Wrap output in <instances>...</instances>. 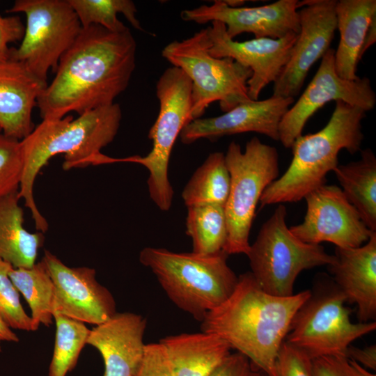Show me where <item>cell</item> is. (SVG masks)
Wrapping results in <instances>:
<instances>
[{"instance_id": "obj_1", "label": "cell", "mask_w": 376, "mask_h": 376, "mask_svg": "<svg viewBox=\"0 0 376 376\" xmlns=\"http://www.w3.org/2000/svg\"><path fill=\"white\" fill-rule=\"evenodd\" d=\"M136 40L129 29L82 28L61 58L55 76L37 100L44 119H60L111 105L127 88L136 66Z\"/></svg>"}, {"instance_id": "obj_2", "label": "cell", "mask_w": 376, "mask_h": 376, "mask_svg": "<svg viewBox=\"0 0 376 376\" xmlns=\"http://www.w3.org/2000/svg\"><path fill=\"white\" fill-rule=\"evenodd\" d=\"M311 291L288 297L265 292L251 272L238 276L235 288L220 306L208 312L201 329L217 335L244 355L252 367L278 376L276 359L292 320Z\"/></svg>"}, {"instance_id": "obj_3", "label": "cell", "mask_w": 376, "mask_h": 376, "mask_svg": "<svg viewBox=\"0 0 376 376\" xmlns=\"http://www.w3.org/2000/svg\"><path fill=\"white\" fill-rule=\"evenodd\" d=\"M121 118V108L113 103L76 118L68 114L60 119H44L20 141L24 169L19 196L30 210L38 231L44 233L49 227L33 196L35 180L40 170L52 157L60 154L64 156L65 171L89 166L90 160L113 141Z\"/></svg>"}, {"instance_id": "obj_4", "label": "cell", "mask_w": 376, "mask_h": 376, "mask_svg": "<svg viewBox=\"0 0 376 376\" xmlns=\"http://www.w3.org/2000/svg\"><path fill=\"white\" fill-rule=\"evenodd\" d=\"M327 125L315 133L300 135L291 149L292 159L286 171L263 191L260 207L302 200L326 184L327 175L338 164L343 149L351 155L361 151L363 140L362 109L336 101Z\"/></svg>"}, {"instance_id": "obj_5", "label": "cell", "mask_w": 376, "mask_h": 376, "mask_svg": "<svg viewBox=\"0 0 376 376\" xmlns=\"http://www.w3.org/2000/svg\"><path fill=\"white\" fill-rule=\"evenodd\" d=\"M224 251L214 255L177 253L146 247L139 261L155 275L169 299L201 322L233 293L238 277L227 263Z\"/></svg>"}, {"instance_id": "obj_6", "label": "cell", "mask_w": 376, "mask_h": 376, "mask_svg": "<svg viewBox=\"0 0 376 376\" xmlns=\"http://www.w3.org/2000/svg\"><path fill=\"white\" fill-rule=\"evenodd\" d=\"M210 47L205 28L186 39L169 42L162 51V56L191 81L193 120L200 118L216 101L225 113L251 100L247 87L251 70L230 58L212 56Z\"/></svg>"}, {"instance_id": "obj_7", "label": "cell", "mask_w": 376, "mask_h": 376, "mask_svg": "<svg viewBox=\"0 0 376 376\" xmlns=\"http://www.w3.org/2000/svg\"><path fill=\"white\" fill-rule=\"evenodd\" d=\"M224 155L230 187L224 205L228 237L224 252L247 255L256 207L265 189L279 178V153L275 147L253 137L244 151L239 143L230 142Z\"/></svg>"}, {"instance_id": "obj_8", "label": "cell", "mask_w": 376, "mask_h": 376, "mask_svg": "<svg viewBox=\"0 0 376 376\" xmlns=\"http://www.w3.org/2000/svg\"><path fill=\"white\" fill-rule=\"evenodd\" d=\"M159 109L157 119L149 130L152 146L144 157L110 158V164L132 162L146 167L149 173L147 185L152 201L162 211L172 205L173 190L168 175L171 154L177 138L191 117V83L179 68L170 67L156 84Z\"/></svg>"}, {"instance_id": "obj_9", "label": "cell", "mask_w": 376, "mask_h": 376, "mask_svg": "<svg viewBox=\"0 0 376 376\" xmlns=\"http://www.w3.org/2000/svg\"><path fill=\"white\" fill-rule=\"evenodd\" d=\"M287 210L279 204L261 226L247 253L251 273L267 293L292 295L295 280L304 269L329 265L334 255L320 244L305 243L296 237L286 224Z\"/></svg>"}, {"instance_id": "obj_10", "label": "cell", "mask_w": 376, "mask_h": 376, "mask_svg": "<svg viewBox=\"0 0 376 376\" xmlns=\"http://www.w3.org/2000/svg\"><path fill=\"white\" fill-rule=\"evenodd\" d=\"M321 283L295 313L285 339L312 359L345 356L354 340L376 329L375 321L352 322L347 299L336 284Z\"/></svg>"}, {"instance_id": "obj_11", "label": "cell", "mask_w": 376, "mask_h": 376, "mask_svg": "<svg viewBox=\"0 0 376 376\" xmlns=\"http://www.w3.org/2000/svg\"><path fill=\"white\" fill-rule=\"evenodd\" d=\"M6 12L26 16L24 36L17 48H10L9 58L47 84L49 70L55 72L82 29L76 13L68 0H16Z\"/></svg>"}, {"instance_id": "obj_12", "label": "cell", "mask_w": 376, "mask_h": 376, "mask_svg": "<svg viewBox=\"0 0 376 376\" xmlns=\"http://www.w3.org/2000/svg\"><path fill=\"white\" fill-rule=\"evenodd\" d=\"M334 54L332 48L326 52L313 79L283 116L279 127V141L285 148H291L296 139L302 134L308 119L329 102L343 101L366 112L374 109L376 95L370 79L364 77L347 80L339 77Z\"/></svg>"}, {"instance_id": "obj_13", "label": "cell", "mask_w": 376, "mask_h": 376, "mask_svg": "<svg viewBox=\"0 0 376 376\" xmlns=\"http://www.w3.org/2000/svg\"><path fill=\"white\" fill-rule=\"evenodd\" d=\"M304 198L306 202L304 219L289 229L305 243L328 242L339 248H357L368 242L374 233L337 185L325 184Z\"/></svg>"}, {"instance_id": "obj_14", "label": "cell", "mask_w": 376, "mask_h": 376, "mask_svg": "<svg viewBox=\"0 0 376 376\" xmlns=\"http://www.w3.org/2000/svg\"><path fill=\"white\" fill-rule=\"evenodd\" d=\"M336 0L298 2L299 32L290 58L274 82V97L295 98L311 66L330 48L337 29Z\"/></svg>"}, {"instance_id": "obj_15", "label": "cell", "mask_w": 376, "mask_h": 376, "mask_svg": "<svg viewBox=\"0 0 376 376\" xmlns=\"http://www.w3.org/2000/svg\"><path fill=\"white\" fill-rule=\"evenodd\" d=\"M54 285V314L97 325L116 313L111 292L88 267H70L45 250L42 259Z\"/></svg>"}, {"instance_id": "obj_16", "label": "cell", "mask_w": 376, "mask_h": 376, "mask_svg": "<svg viewBox=\"0 0 376 376\" xmlns=\"http://www.w3.org/2000/svg\"><path fill=\"white\" fill-rule=\"evenodd\" d=\"M298 2L279 0L260 6L232 8L216 0L210 5L184 10L180 15L183 20L197 24L219 21L233 40L243 33H253L255 38L279 39L290 33H299Z\"/></svg>"}, {"instance_id": "obj_17", "label": "cell", "mask_w": 376, "mask_h": 376, "mask_svg": "<svg viewBox=\"0 0 376 376\" xmlns=\"http://www.w3.org/2000/svg\"><path fill=\"white\" fill-rule=\"evenodd\" d=\"M207 28L212 56L230 58L251 70L247 81L251 100H258L261 91L276 80L290 58L297 37V33H290L279 39L253 38L239 42L228 37L225 25L219 21L212 22Z\"/></svg>"}, {"instance_id": "obj_18", "label": "cell", "mask_w": 376, "mask_h": 376, "mask_svg": "<svg viewBox=\"0 0 376 376\" xmlns=\"http://www.w3.org/2000/svg\"><path fill=\"white\" fill-rule=\"evenodd\" d=\"M294 102L295 98L272 96L242 103L221 116L191 120L182 129L180 141L184 144L202 139L214 141L245 132H256L279 141L281 120Z\"/></svg>"}, {"instance_id": "obj_19", "label": "cell", "mask_w": 376, "mask_h": 376, "mask_svg": "<svg viewBox=\"0 0 376 376\" xmlns=\"http://www.w3.org/2000/svg\"><path fill=\"white\" fill-rule=\"evenodd\" d=\"M146 324L139 314L116 312L90 330L86 344L100 353L103 376H133L144 353Z\"/></svg>"}, {"instance_id": "obj_20", "label": "cell", "mask_w": 376, "mask_h": 376, "mask_svg": "<svg viewBox=\"0 0 376 376\" xmlns=\"http://www.w3.org/2000/svg\"><path fill=\"white\" fill-rule=\"evenodd\" d=\"M334 256L327 267L347 301L357 304L359 322L375 320L376 232L359 247H336Z\"/></svg>"}, {"instance_id": "obj_21", "label": "cell", "mask_w": 376, "mask_h": 376, "mask_svg": "<svg viewBox=\"0 0 376 376\" xmlns=\"http://www.w3.org/2000/svg\"><path fill=\"white\" fill-rule=\"evenodd\" d=\"M45 84L25 65L8 58L0 61V128L7 136L22 140L35 126L32 111Z\"/></svg>"}, {"instance_id": "obj_22", "label": "cell", "mask_w": 376, "mask_h": 376, "mask_svg": "<svg viewBox=\"0 0 376 376\" xmlns=\"http://www.w3.org/2000/svg\"><path fill=\"white\" fill-rule=\"evenodd\" d=\"M159 342L166 351L174 376H210L231 350L217 335L203 331L169 336Z\"/></svg>"}, {"instance_id": "obj_23", "label": "cell", "mask_w": 376, "mask_h": 376, "mask_svg": "<svg viewBox=\"0 0 376 376\" xmlns=\"http://www.w3.org/2000/svg\"><path fill=\"white\" fill-rule=\"evenodd\" d=\"M337 29L340 40L335 50L337 74L347 80H356L359 54L369 24L376 15L375 0H340L336 3Z\"/></svg>"}, {"instance_id": "obj_24", "label": "cell", "mask_w": 376, "mask_h": 376, "mask_svg": "<svg viewBox=\"0 0 376 376\" xmlns=\"http://www.w3.org/2000/svg\"><path fill=\"white\" fill-rule=\"evenodd\" d=\"M19 191L0 198V260L14 268H30L36 263L45 237L24 226V211Z\"/></svg>"}, {"instance_id": "obj_25", "label": "cell", "mask_w": 376, "mask_h": 376, "mask_svg": "<svg viewBox=\"0 0 376 376\" xmlns=\"http://www.w3.org/2000/svg\"><path fill=\"white\" fill-rule=\"evenodd\" d=\"M360 152L359 160L338 164L333 171L347 199L366 226L376 232V157L370 148Z\"/></svg>"}, {"instance_id": "obj_26", "label": "cell", "mask_w": 376, "mask_h": 376, "mask_svg": "<svg viewBox=\"0 0 376 376\" xmlns=\"http://www.w3.org/2000/svg\"><path fill=\"white\" fill-rule=\"evenodd\" d=\"M230 187L225 155L214 152L194 173L182 190V198L187 207L204 204L224 206Z\"/></svg>"}, {"instance_id": "obj_27", "label": "cell", "mask_w": 376, "mask_h": 376, "mask_svg": "<svg viewBox=\"0 0 376 376\" xmlns=\"http://www.w3.org/2000/svg\"><path fill=\"white\" fill-rule=\"evenodd\" d=\"M9 276L31 311L34 331L54 320V285L41 260L30 268H13Z\"/></svg>"}, {"instance_id": "obj_28", "label": "cell", "mask_w": 376, "mask_h": 376, "mask_svg": "<svg viewBox=\"0 0 376 376\" xmlns=\"http://www.w3.org/2000/svg\"><path fill=\"white\" fill-rule=\"evenodd\" d=\"M186 233L192 242V252L214 255L224 251L227 237L224 206L204 204L187 207Z\"/></svg>"}, {"instance_id": "obj_29", "label": "cell", "mask_w": 376, "mask_h": 376, "mask_svg": "<svg viewBox=\"0 0 376 376\" xmlns=\"http://www.w3.org/2000/svg\"><path fill=\"white\" fill-rule=\"evenodd\" d=\"M55 342L48 376H66L77 365L90 333L85 323L59 313L54 314Z\"/></svg>"}, {"instance_id": "obj_30", "label": "cell", "mask_w": 376, "mask_h": 376, "mask_svg": "<svg viewBox=\"0 0 376 376\" xmlns=\"http://www.w3.org/2000/svg\"><path fill=\"white\" fill-rule=\"evenodd\" d=\"M82 28L98 25L109 31L122 32L127 29L117 17L123 14L136 29L143 31L136 17V6L130 0H68Z\"/></svg>"}, {"instance_id": "obj_31", "label": "cell", "mask_w": 376, "mask_h": 376, "mask_svg": "<svg viewBox=\"0 0 376 376\" xmlns=\"http://www.w3.org/2000/svg\"><path fill=\"white\" fill-rule=\"evenodd\" d=\"M13 268L0 260V319L11 329L33 331L32 319L23 308L19 292L9 276Z\"/></svg>"}, {"instance_id": "obj_32", "label": "cell", "mask_w": 376, "mask_h": 376, "mask_svg": "<svg viewBox=\"0 0 376 376\" xmlns=\"http://www.w3.org/2000/svg\"><path fill=\"white\" fill-rule=\"evenodd\" d=\"M23 169L21 141L0 132V198L19 191Z\"/></svg>"}, {"instance_id": "obj_33", "label": "cell", "mask_w": 376, "mask_h": 376, "mask_svg": "<svg viewBox=\"0 0 376 376\" xmlns=\"http://www.w3.org/2000/svg\"><path fill=\"white\" fill-rule=\"evenodd\" d=\"M276 371L278 376H314L313 359L284 340L278 353Z\"/></svg>"}, {"instance_id": "obj_34", "label": "cell", "mask_w": 376, "mask_h": 376, "mask_svg": "<svg viewBox=\"0 0 376 376\" xmlns=\"http://www.w3.org/2000/svg\"><path fill=\"white\" fill-rule=\"evenodd\" d=\"M133 376H174L166 351L160 342L146 344L142 359Z\"/></svg>"}, {"instance_id": "obj_35", "label": "cell", "mask_w": 376, "mask_h": 376, "mask_svg": "<svg viewBox=\"0 0 376 376\" xmlns=\"http://www.w3.org/2000/svg\"><path fill=\"white\" fill-rule=\"evenodd\" d=\"M314 376H359L343 355H329L313 359Z\"/></svg>"}, {"instance_id": "obj_36", "label": "cell", "mask_w": 376, "mask_h": 376, "mask_svg": "<svg viewBox=\"0 0 376 376\" xmlns=\"http://www.w3.org/2000/svg\"><path fill=\"white\" fill-rule=\"evenodd\" d=\"M25 26L17 15L2 17L0 15V61L10 58L8 45L22 40Z\"/></svg>"}, {"instance_id": "obj_37", "label": "cell", "mask_w": 376, "mask_h": 376, "mask_svg": "<svg viewBox=\"0 0 376 376\" xmlns=\"http://www.w3.org/2000/svg\"><path fill=\"white\" fill-rule=\"evenodd\" d=\"M252 366L242 354H231L210 376H249Z\"/></svg>"}, {"instance_id": "obj_38", "label": "cell", "mask_w": 376, "mask_h": 376, "mask_svg": "<svg viewBox=\"0 0 376 376\" xmlns=\"http://www.w3.org/2000/svg\"><path fill=\"white\" fill-rule=\"evenodd\" d=\"M345 357L366 368L376 370L375 345H371L364 348H359L350 345L346 350Z\"/></svg>"}, {"instance_id": "obj_39", "label": "cell", "mask_w": 376, "mask_h": 376, "mask_svg": "<svg viewBox=\"0 0 376 376\" xmlns=\"http://www.w3.org/2000/svg\"><path fill=\"white\" fill-rule=\"evenodd\" d=\"M376 42V15L372 18L359 54L360 61L365 52Z\"/></svg>"}, {"instance_id": "obj_40", "label": "cell", "mask_w": 376, "mask_h": 376, "mask_svg": "<svg viewBox=\"0 0 376 376\" xmlns=\"http://www.w3.org/2000/svg\"><path fill=\"white\" fill-rule=\"evenodd\" d=\"M19 341L18 336L14 333L13 329L8 327L1 319H0V352H1V343L2 342H14L17 343Z\"/></svg>"}, {"instance_id": "obj_41", "label": "cell", "mask_w": 376, "mask_h": 376, "mask_svg": "<svg viewBox=\"0 0 376 376\" xmlns=\"http://www.w3.org/2000/svg\"><path fill=\"white\" fill-rule=\"evenodd\" d=\"M348 360L350 365L359 375V376H376L375 374L369 372L366 368L363 367L356 361L350 359Z\"/></svg>"}, {"instance_id": "obj_42", "label": "cell", "mask_w": 376, "mask_h": 376, "mask_svg": "<svg viewBox=\"0 0 376 376\" xmlns=\"http://www.w3.org/2000/svg\"><path fill=\"white\" fill-rule=\"evenodd\" d=\"M228 6L232 8L240 7V6L244 3V1L241 0H228L224 1Z\"/></svg>"}, {"instance_id": "obj_43", "label": "cell", "mask_w": 376, "mask_h": 376, "mask_svg": "<svg viewBox=\"0 0 376 376\" xmlns=\"http://www.w3.org/2000/svg\"><path fill=\"white\" fill-rule=\"evenodd\" d=\"M249 376H267V375H265L263 372L259 370L255 369L252 367V370L250 373Z\"/></svg>"}, {"instance_id": "obj_44", "label": "cell", "mask_w": 376, "mask_h": 376, "mask_svg": "<svg viewBox=\"0 0 376 376\" xmlns=\"http://www.w3.org/2000/svg\"><path fill=\"white\" fill-rule=\"evenodd\" d=\"M0 132H1V128H0Z\"/></svg>"}]
</instances>
